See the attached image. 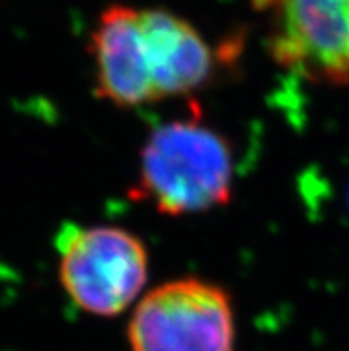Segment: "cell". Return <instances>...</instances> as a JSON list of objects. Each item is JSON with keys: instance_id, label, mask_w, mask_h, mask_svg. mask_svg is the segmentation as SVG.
<instances>
[{"instance_id": "1", "label": "cell", "mask_w": 349, "mask_h": 351, "mask_svg": "<svg viewBox=\"0 0 349 351\" xmlns=\"http://www.w3.org/2000/svg\"><path fill=\"white\" fill-rule=\"evenodd\" d=\"M234 175L230 141L195 116L152 130L130 195L160 214L205 213L230 202Z\"/></svg>"}, {"instance_id": "2", "label": "cell", "mask_w": 349, "mask_h": 351, "mask_svg": "<svg viewBox=\"0 0 349 351\" xmlns=\"http://www.w3.org/2000/svg\"><path fill=\"white\" fill-rule=\"evenodd\" d=\"M56 250L62 289L88 314L118 316L148 280V250L125 228L64 223L56 236Z\"/></svg>"}, {"instance_id": "3", "label": "cell", "mask_w": 349, "mask_h": 351, "mask_svg": "<svg viewBox=\"0 0 349 351\" xmlns=\"http://www.w3.org/2000/svg\"><path fill=\"white\" fill-rule=\"evenodd\" d=\"M127 335L132 351H234L230 294L193 276L166 282L137 303Z\"/></svg>"}, {"instance_id": "4", "label": "cell", "mask_w": 349, "mask_h": 351, "mask_svg": "<svg viewBox=\"0 0 349 351\" xmlns=\"http://www.w3.org/2000/svg\"><path fill=\"white\" fill-rule=\"evenodd\" d=\"M278 66L315 84L349 88V0H255Z\"/></svg>"}, {"instance_id": "5", "label": "cell", "mask_w": 349, "mask_h": 351, "mask_svg": "<svg viewBox=\"0 0 349 351\" xmlns=\"http://www.w3.org/2000/svg\"><path fill=\"white\" fill-rule=\"evenodd\" d=\"M89 49L98 97L116 107L157 102L146 62L139 8L109 5L91 32Z\"/></svg>"}, {"instance_id": "6", "label": "cell", "mask_w": 349, "mask_h": 351, "mask_svg": "<svg viewBox=\"0 0 349 351\" xmlns=\"http://www.w3.org/2000/svg\"><path fill=\"white\" fill-rule=\"evenodd\" d=\"M139 18L157 100L186 97L213 79V49L186 18L160 8H139Z\"/></svg>"}, {"instance_id": "7", "label": "cell", "mask_w": 349, "mask_h": 351, "mask_svg": "<svg viewBox=\"0 0 349 351\" xmlns=\"http://www.w3.org/2000/svg\"><path fill=\"white\" fill-rule=\"evenodd\" d=\"M348 200H349V191H348Z\"/></svg>"}]
</instances>
